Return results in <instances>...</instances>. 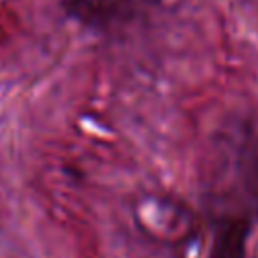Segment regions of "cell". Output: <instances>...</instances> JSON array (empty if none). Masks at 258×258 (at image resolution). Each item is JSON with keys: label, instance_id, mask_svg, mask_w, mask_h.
I'll use <instances>...</instances> for the list:
<instances>
[{"label": "cell", "instance_id": "6da1fadb", "mask_svg": "<svg viewBox=\"0 0 258 258\" xmlns=\"http://www.w3.org/2000/svg\"><path fill=\"white\" fill-rule=\"evenodd\" d=\"M67 14L91 28L109 30L129 22L137 12V0H62Z\"/></svg>", "mask_w": 258, "mask_h": 258}, {"label": "cell", "instance_id": "7a4b0ae2", "mask_svg": "<svg viewBox=\"0 0 258 258\" xmlns=\"http://www.w3.org/2000/svg\"><path fill=\"white\" fill-rule=\"evenodd\" d=\"M250 236L248 218H222L216 226L210 258H246V246Z\"/></svg>", "mask_w": 258, "mask_h": 258}]
</instances>
